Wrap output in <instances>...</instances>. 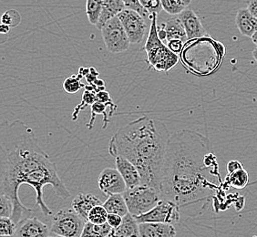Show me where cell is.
<instances>
[{
	"label": "cell",
	"mask_w": 257,
	"mask_h": 237,
	"mask_svg": "<svg viewBox=\"0 0 257 237\" xmlns=\"http://www.w3.org/2000/svg\"><path fill=\"white\" fill-rule=\"evenodd\" d=\"M22 184L33 187L36 205L47 216L52 214V210L44 202V186H52L56 194L62 199L70 197L56 164L40 147L32 129L16 120L2 125L0 136V193L11 199L14 206L11 219L16 223L32 214V210L20 201L19 192Z\"/></svg>",
	"instance_id": "cell-1"
},
{
	"label": "cell",
	"mask_w": 257,
	"mask_h": 237,
	"mask_svg": "<svg viewBox=\"0 0 257 237\" xmlns=\"http://www.w3.org/2000/svg\"><path fill=\"white\" fill-rule=\"evenodd\" d=\"M213 177L221 180L210 140L191 130L172 134L161 178L162 199L176 203L186 215L196 217L205 211L219 189Z\"/></svg>",
	"instance_id": "cell-2"
},
{
	"label": "cell",
	"mask_w": 257,
	"mask_h": 237,
	"mask_svg": "<svg viewBox=\"0 0 257 237\" xmlns=\"http://www.w3.org/2000/svg\"><path fill=\"white\" fill-rule=\"evenodd\" d=\"M171 134L163 122L143 116L124 125L109 140V153L137 167L142 184L161 192V178Z\"/></svg>",
	"instance_id": "cell-3"
},
{
	"label": "cell",
	"mask_w": 257,
	"mask_h": 237,
	"mask_svg": "<svg viewBox=\"0 0 257 237\" xmlns=\"http://www.w3.org/2000/svg\"><path fill=\"white\" fill-rule=\"evenodd\" d=\"M157 14L153 15L145 50L150 67L159 72H168L178 63L179 58L159 38Z\"/></svg>",
	"instance_id": "cell-4"
},
{
	"label": "cell",
	"mask_w": 257,
	"mask_h": 237,
	"mask_svg": "<svg viewBox=\"0 0 257 237\" xmlns=\"http://www.w3.org/2000/svg\"><path fill=\"white\" fill-rule=\"evenodd\" d=\"M122 194L127 203L128 212L134 217L151 211L162 200L161 192L144 184L127 189Z\"/></svg>",
	"instance_id": "cell-5"
},
{
	"label": "cell",
	"mask_w": 257,
	"mask_h": 237,
	"mask_svg": "<svg viewBox=\"0 0 257 237\" xmlns=\"http://www.w3.org/2000/svg\"><path fill=\"white\" fill-rule=\"evenodd\" d=\"M84 220L73 209H61L53 216L50 232L62 237H80L85 226Z\"/></svg>",
	"instance_id": "cell-6"
},
{
	"label": "cell",
	"mask_w": 257,
	"mask_h": 237,
	"mask_svg": "<svg viewBox=\"0 0 257 237\" xmlns=\"http://www.w3.org/2000/svg\"><path fill=\"white\" fill-rule=\"evenodd\" d=\"M100 31L108 51L121 53L128 50L131 41L118 16L109 20Z\"/></svg>",
	"instance_id": "cell-7"
},
{
	"label": "cell",
	"mask_w": 257,
	"mask_h": 237,
	"mask_svg": "<svg viewBox=\"0 0 257 237\" xmlns=\"http://www.w3.org/2000/svg\"><path fill=\"white\" fill-rule=\"evenodd\" d=\"M181 212V209L176 203L162 199L151 211L135 218L139 223L163 222L174 224L180 221Z\"/></svg>",
	"instance_id": "cell-8"
},
{
	"label": "cell",
	"mask_w": 257,
	"mask_h": 237,
	"mask_svg": "<svg viewBox=\"0 0 257 237\" xmlns=\"http://www.w3.org/2000/svg\"><path fill=\"white\" fill-rule=\"evenodd\" d=\"M118 18L128 35L131 44H140L144 40L146 30H148L147 20L137 11L128 9L121 11Z\"/></svg>",
	"instance_id": "cell-9"
},
{
	"label": "cell",
	"mask_w": 257,
	"mask_h": 237,
	"mask_svg": "<svg viewBox=\"0 0 257 237\" xmlns=\"http://www.w3.org/2000/svg\"><path fill=\"white\" fill-rule=\"evenodd\" d=\"M98 185L100 191L107 196L123 193L128 187L123 177L115 168H105L99 173Z\"/></svg>",
	"instance_id": "cell-10"
},
{
	"label": "cell",
	"mask_w": 257,
	"mask_h": 237,
	"mask_svg": "<svg viewBox=\"0 0 257 237\" xmlns=\"http://www.w3.org/2000/svg\"><path fill=\"white\" fill-rule=\"evenodd\" d=\"M50 227L37 217H28L17 223L14 237H49Z\"/></svg>",
	"instance_id": "cell-11"
},
{
	"label": "cell",
	"mask_w": 257,
	"mask_h": 237,
	"mask_svg": "<svg viewBox=\"0 0 257 237\" xmlns=\"http://www.w3.org/2000/svg\"><path fill=\"white\" fill-rule=\"evenodd\" d=\"M179 19L183 22L186 31L188 40H196L206 36V31L203 28L201 20L192 9L187 7L178 15Z\"/></svg>",
	"instance_id": "cell-12"
},
{
	"label": "cell",
	"mask_w": 257,
	"mask_h": 237,
	"mask_svg": "<svg viewBox=\"0 0 257 237\" xmlns=\"http://www.w3.org/2000/svg\"><path fill=\"white\" fill-rule=\"evenodd\" d=\"M116 169L123 177L128 189L139 186L142 184V177L137 167L128 159L121 156L115 158Z\"/></svg>",
	"instance_id": "cell-13"
},
{
	"label": "cell",
	"mask_w": 257,
	"mask_h": 237,
	"mask_svg": "<svg viewBox=\"0 0 257 237\" xmlns=\"http://www.w3.org/2000/svg\"><path fill=\"white\" fill-rule=\"evenodd\" d=\"M103 203L98 196L92 193H79L72 201V209L79 214L80 217L88 222V216L92 208L97 205H102Z\"/></svg>",
	"instance_id": "cell-14"
},
{
	"label": "cell",
	"mask_w": 257,
	"mask_h": 237,
	"mask_svg": "<svg viewBox=\"0 0 257 237\" xmlns=\"http://www.w3.org/2000/svg\"><path fill=\"white\" fill-rule=\"evenodd\" d=\"M140 233L141 237H176L173 224L163 222H142Z\"/></svg>",
	"instance_id": "cell-15"
},
{
	"label": "cell",
	"mask_w": 257,
	"mask_h": 237,
	"mask_svg": "<svg viewBox=\"0 0 257 237\" xmlns=\"http://www.w3.org/2000/svg\"><path fill=\"white\" fill-rule=\"evenodd\" d=\"M91 117L89 122L86 124V126L91 130L94 125L95 118L97 115H103V127L106 129L109 124V121L111 116L117 109V105L113 103V101H110L109 103H102L99 101H96L91 106Z\"/></svg>",
	"instance_id": "cell-16"
},
{
	"label": "cell",
	"mask_w": 257,
	"mask_h": 237,
	"mask_svg": "<svg viewBox=\"0 0 257 237\" xmlns=\"http://www.w3.org/2000/svg\"><path fill=\"white\" fill-rule=\"evenodd\" d=\"M235 23L242 36L252 38V35L257 31V20L247 9L238 10Z\"/></svg>",
	"instance_id": "cell-17"
},
{
	"label": "cell",
	"mask_w": 257,
	"mask_h": 237,
	"mask_svg": "<svg viewBox=\"0 0 257 237\" xmlns=\"http://www.w3.org/2000/svg\"><path fill=\"white\" fill-rule=\"evenodd\" d=\"M109 237H141L140 223L136 218L128 212L124 216L119 227L112 228Z\"/></svg>",
	"instance_id": "cell-18"
},
{
	"label": "cell",
	"mask_w": 257,
	"mask_h": 237,
	"mask_svg": "<svg viewBox=\"0 0 257 237\" xmlns=\"http://www.w3.org/2000/svg\"><path fill=\"white\" fill-rule=\"evenodd\" d=\"M126 6L122 0H103L102 10L97 24L98 30H100L109 20L119 15L121 11L126 10Z\"/></svg>",
	"instance_id": "cell-19"
},
{
	"label": "cell",
	"mask_w": 257,
	"mask_h": 237,
	"mask_svg": "<svg viewBox=\"0 0 257 237\" xmlns=\"http://www.w3.org/2000/svg\"><path fill=\"white\" fill-rule=\"evenodd\" d=\"M163 30L166 32V41L173 40H182L184 43L188 40L185 29L183 27V22L177 17H173L163 25Z\"/></svg>",
	"instance_id": "cell-20"
},
{
	"label": "cell",
	"mask_w": 257,
	"mask_h": 237,
	"mask_svg": "<svg viewBox=\"0 0 257 237\" xmlns=\"http://www.w3.org/2000/svg\"><path fill=\"white\" fill-rule=\"evenodd\" d=\"M103 206L108 213L118 214L122 217L128 213V206L122 193L108 196V199L103 203Z\"/></svg>",
	"instance_id": "cell-21"
},
{
	"label": "cell",
	"mask_w": 257,
	"mask_h": 237,
	"mask_svg": "<svg viewBox=\"0 0 257 237\" xmlns=\"http://www.w3.org/2000/svg\"><path fill=\"white\" fill-rule=\"evenodd\" d=\"M112 228L108 222L102 224H95L92 222L85 223L84 229L80 237H109Z\"/></svg>",
	"instance_id": "cell-22"
},
{
	"label": "cell",
	"mask_w": 257,
	"mask_h": 237,
	"mask_svg": "<svg viewBox=\"0 0 257 237\" xmlns=\"http://www.w3.org/2000/svg\"><path fill=\"white\" fill-rule=\"evenodd\" d=\"M225 181L232 188L237 190H242L247 186L249 183V174L244 168L235 171L234 173H228Z\"/></svg>",
	"instance_id": "cell-23"
},
{
	"label": "cell",
	"mask_w": 257,
	"mask_h": 237,
	"mask_svg": "<svg viewBox=\"0 0 257 237\" xmlns=\"http://www.w3.org/2000/svg\"><path fill=\"white\" fill-rule=\"evenodd\" d=\"M103 0H87L86 1V15L91 25L97 26L99 16L102 10Z\"/></svg>",
	"instance_id": "cell-24"
},
{
	"label": "cell",
	"mask_w": 257,
	"mask_h": 237,
	"mask_svg": "<svg viewBox=\"0 0 257 237\" xmlns=\"http://www.w3.org/2000/svg\"><path fill=\"white\" fill-rule=\"evenodd\" d=\"M108 212L102 205H97L91 209L88 216V222H92L95 224H102L107 222L108 219Z\"/></svg>",
	"instance_id": "cell-25"
},
{
	"label": "cell",
	"mask_w": 257,
	"mask_h": 237,
	"mask_svg": "<svg viewBox=\"0 0 257 237\" xmlns=\"http://www.w3.org/2000/svg\"><path fill=\"white\" fill-rule=\"evenodd\" d=\"M96 101H97L96 100V92L89 90V89H85L84 93L82 95V102L76 107V109L72 113V120L76 121L79 117V112L81 110H83L87 106H91Z\"/></svg>",
	"instance_id": "cell-26"
},
{
	"label": "cell",
	"mask_w": 257,
	"mask_h": 237,
	"mask_svg": "<svg viewBox=\"0 0 257 237\" xmlns=\"http://www.w3.org/2000/svg\"><path fill=\"white\" fill-rule=\"evenodd\" d=\"M82 75L79 73L78 76H71L64 80L63 89L69 94L77 93L81 88H84L85 85L80 82Z\"/></svg>",
	"instance_id": "cell-27"
},
{
	"label": "cell",
	"mask_w": 257,
	"mask_h": 237,
	"mask_svg": "<svg viewBox=\"0 0 257 237\" xmlns=\"http://www.w3.org/2000/svg\"><path fill=\"white\" fill-rule=\"evenodd\" d=\"M162 6L164 11H166L170 15H179L183 10L187 7L178 0H161Z\"/></svg>",
	"instance_id": "cell-28"
},
{
	"label": "cell",
	"mask_w": 257,
	"mask_h": 237,
	"mask_svg": "<svg viewBox=\"0 0 257 237\" xmlns=\"http://www.w3.org/2000/svg\"><path fill=\"white\" fill-rule=\"evenodd\" d=\"M17 223L10 217H0V235L14 237Z\"/></svg>",
	"instance_id": "cell-29"
},
{
	"label": "cell",
	"mask_w": 257,
	"mask_h": 237,
	"mask_svg": "<svg viewBox=\"0 0 257 237\" xmlns=\"http://www.w3.org/2000/svg\"><path fill=\"white\" fill-rule=\"evenodd\" d=\"M14 206L11 199L5 194L0 193V217L11 218Z\"/></svg>",
	"instance_id": "cell-30"
},
{
	"label": "cell",
	"mask_w": 257,
	"mask_h": 237,
	"mask_svg": "<svg viewBox=\"0 0 257 237\" xmlns=\"http://www.w3.org/2000/svg\"><path fill=\"white\" fill-rule=\"evenodd\" d=\"M122 1H123V3L127 9L137 11L138 13L144 17L145 20H148V19L152 20L153 19V15H151L148 11L144 9V7L141 4L140 0H122Z\"/></svg>",
	"instance_id": "cell-31"
},
{
	"label": "cell",
	"mask_w": 257,
	"mask_h": 237,
	"mask_svg": "<svg viewBox=\"0 0 257 237\" xmlns=\"http://www.w3.org/2000/svg\"><path fill=\"white\" fill-rule=\"evenodd\" d=\"M141 4L151 15L157 14L163 10L161 0H140Z\"/></svg>",
	"instance_id": "cell-32"
},
{
	"label": "cell",
	"mask_w": 257,
	"mask_h": 237,
	"mask_svg": "<svg viewBox=\"0 0 257 237\" xmlns=\"http://www.w3.org/2000/svg\"><path fill=\"white\" fill-rule=\"evenodd\" d=\"M16 18H20L19 13L14 10H10L6 12L4 15L2 16V24L14 27L20 23V20H16Z\"/></svg>",
	"instance_id": "cell-33"
},
{
	"label": "cell",
	"mask_w": 257,
	"mask_h": 237,
	"mask_svg": "<svg viewBox=\"0 0 257 237\" xmlns=\"http://www.w3.org/2000/svg\"><path fill=\"white\" fill-rule=\"evenodd\" d=\"M183 44L184 42L182 40H173L167 42V47L175 54H179L183 50Z\"/></svg>",
	"instance_id": "cell-34"
},
{
	"label": "cell",
	"mask_w": 257,
	"mask_h": 237,
	"mask_svg": "<svg viewBox=\"0 0 257 237\" xmlns=\"http://www.w3.org/2000/svg\"><path fill=\"white\" fill-rule=\"evenodd\" d=\"M122 220H123V217L120 216V215L114 214V213H109L107 222L111 226V228H117L119 227V225L121 224Z\"/></svg>",
	"instance_id": "cell-35"
},
{
	"label": "cell",
	"mask_w": 257,
	"mask_h": 237,
	"mask_svg": "<svg viewBox=\"0 0 257 237\" xmlns=\"http://www.w3.org/2000/svg\"><path fill=\"white\" fill-rule=\"evenodd\" d=\"M96 100L102 102V103H109L111 100V98L109 96V92H107L106 90H100L99 92L96 93Z\"/></svg>",
	"instance_id": "cell-36"
},
{
	"label": "cell",
	"mask_w": 257,
	"mask_h": 237,
	"mask_svg": "<svg viewBox=\"0 0 257 237\" xmlns=\"http://www.w3.org/2000/svg\"><path fill=\"white\" fill-rule=\"evenodd\" d=\"M226 168H227L228 173H234L235 171H237V170L243 168V165H242V163H240L239 161L232 160V161H230V162L227 163Z\"/></svg>",
	"instance_id": "cell-37"
},
{
	"label": "cell",
	"mask_w": 257,
	"mask_h": 237,
	"mask_svg": "<svg viewBox=\"0 0 257 237\" xmlns=\"http://www.w3.org/2000/svg\"><path fill=\"white\" fill-rule=\"evenodd\" d=\"M247 10L257 20V0H249L247 3Z\"/></svg>",
	"instance_id": "cell-38"
},
{
	"label": "cell",
	"mask_w": 257,
	"mask_h": 237,
	"mask_svg": "<svg viewBox=\"0 0 257 237\" xmlns=\"http://www.w3.org/2000/svg\"><path fill=\"white\" fill-rule=\"evenodd\" d=\"M158 35L159 38L163 41V40H166V32H165V30H163V28L161 30L158 28Z\"/></svg>",
	"instance_id": "cell-39"
},
{
	"label": "cell",
	"mask_w": 257,
	"mask_h": 237,
	"mask_svg": "<svg viewBox=\"0 0 257 237\" xmlns=\"http://www.w3.org/2000/svg\"><path fill=\"white\" fill-rule=\"evenodd\" d=\"M0 32L2 34H6V33H9L10 32V26L6 25V24H2L1 25V30Z\"/></svg>",
	"instance_id": "cell-40"
},
{
	"label": "cell",
	"mask_w": 257,
	"mask_h": 237,
	"mask_svg": "<svg viewBox=\"0 0 257 237\" xmlns=\"http://www.w3.org/2000/svg\"><path fill=\"white\" fill-rule=\"evenodd\" d=\"M251 40H252V43L255 45L257 47V31L254 33V34L252 35Z\"/></svg>",
	"instance_id": "cell-41"
},
{
	"label": "cell",
	"mask_w": 257,
	"mask_h": 237,
	"mask_svg": "<svg viewBox=\"0 0 257 237\" xmlns=\"http://www.w3.org/2000/svg\"><path fill=\"white\" fill-rule=\"evenodd\" d=\"M178 1L181 2V3H183V5H185L186 7H189V5L192 2V0H178Z\"/></svg>",
	"instance_id": "cell-42"
},
{
	"label": "cell",
	"mask_w": 257,
	"mask_h": 237,
	"mask_svg": "<svg viewBox=\"0 0 257 237\" xmlns=\"http://www.w3.org/2000/svg\"><path fill=\"white\" fill-rule=\"evenodd\" d=\"M252 57H253V59L256 61L257 63V47L254 50H252Z\"/></svg>",
	"instance_id": "cell-43"
},
{
	"label": "cell",
	"mask_w": 257,
	"mask_h": 237,
	"mask_svg": "<svg viewBox=\"0 0 257 237\" xmlns=\"http://www.w3.org/2000/svg\"><path fill=\"white\" fill-rule=\"evenodd\" d=\"M0 237H10V236H5V235H0Z\"/></svg>",
	"instance_id": "cell-44"
},
{
	"label": "cell",
	"mask_w": 257,
	"mask_h": 237,
	"mask_svg": "<svg viewBox=\"0 0 257 237\" xmlns=\"http://www.w3.org/2000/svg\"><path fill=\"white\" fill-rule=\"evenodd\" d=\"M57 237H62V236H59V235H57Z\"/></svg>",
	"instance_id": "cell-45"
},
{
	"label": "cell",
	"mask_w": 257,
	"mask_h": 237,
	"mask_svg": "<svg viewBox=\"0 0 257 237\" xmlns=\"http://www.w3.org/2000/svg\"><path fill=\"white\" fill-rule=\"evenodd\" d=\"M49 237H53V236H50H50H49Z\"/></svg>",
	"instance_id": "cell-46"
}]
</instances>
